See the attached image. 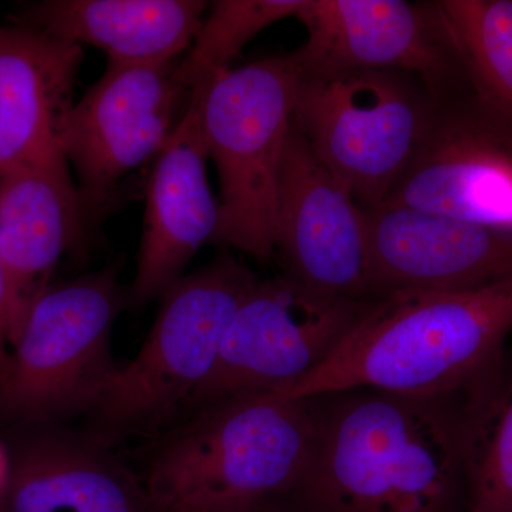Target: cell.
<instances>
[{
	"label": "cell",
	"instance_id": "cell-1",
	"mask_svg": "<svg viewBox=\"0 0 512 512\" xmlns=\"http://www.w3.org/2000/svg\"><path fill=\"white\" fill-rule=\"evenodd\" d=\"M316 440L296 512H451L464 483L463 397L355 389L312 397Z\"/></svg>",
	"mask_w": 512,
	"mask_h": 512
},
{
	"label": "cell",
	"instance_id": "cell-2",
	"mask_svg": "<svg viewBox=\"0 0 512 512\" xmlns=\"http://www.w3.org/2000/svg\"><path fill=\"white\" fill-rule=\"evenodd\" d=\"M512 330V275L463 291L397 293L370 311L281 399L370 389L467 396L501 365Z\"/></svg>",
	"mask_w": 512,
	"mask_h": 512
},
{
	"label": "cell",
	"instance_id": "cell-3",
	"mask_svg": "<svg viewBox=\"0 0 512 512\" xmlns=\"http://www.w3.org/2000/svg\"><path fill=\"white\" fill-rule=\"evenodd\" d=\"M315 400L247 394L180 421L157 448L146 480L154 512H220L285 497L311 463Z\"/></svg>",
	"mask_w": 512,
	"mask_h": 512
},
{
	"label": "cell",
	"instance_id": "cell-4",
	"mask_svg": "<svg viewBox=\"0 0 512 512\" xmlns=\"http://www.w3.org/2000/svg\"><path fill=\"white\" fill-rule=\"evenodd\" d=\"M229 255L184 275L161 296L160 311L136 357L107 380L92 409L90 439L109 447L180 419L220 353L232 318L258 284Z\"/></svg>",
	"mask_w": 512,
	"mask_h": 512
},
{
	"label": "cell",
	"instance_id": "cell-5",
	"mask_svg": "<svg viewBox=\"0 0 512 512\" xmlns=\"http://www.w3.org/2000/svg\"><path fill=\"white\" fill-rule=\"evenodd\" d=\"M298 77L289 53L228 70L201 87L202 137L221 187L215 241L258 261L275 254L279 174Z\"/></svg>",
	"mask_w": 512,
	"mask_h": 512
},
{
	"label": "cell",
	"instance_id": "cell-6",
	"mask_svg": "<svg viewBox=\"0 0 512 512\" xmlns=\"http://www.w3.org/2000/svg\"><path fill=\"white\" fill-rule=\"evenodd\" d=\"M439 97L392 70L299 74L293 121L363 210L379 207L413 164Z\"/></svg>",
	"mask_w": 512,
	"mask_h": 512
},
{
	"label": "cell",
	"instance_id": "cell-7",
	"mask_svg": "<svg viewBox=\"0 0 512 512\" xmlns=\"http://www.w3.org/2000/svg\"><path fill=\"white\" fill-rule=\"evenodd\" d=\"M126 305L116 266L50 286L0 370V412L30 421L89 413L119 367L111 332Z\"/></svg>",
	"mask_w": 512,
	"mask_h": 512
},
{
	"label": "cell",
	"instance_id": "cell-8",
	"mask_svg": "<svg viewBox=\"0 0 512 512\" xmlns=\"http://www.w3.org/2000/svg\"><path fill=\"white\" fill-rule=\"evenodd\" d=\"M375 302L326 295L286 275L259 279L229 323L214 369L177 423L211 404L298 383L339 348Z\"/></svg>",
	"mask_w": 512,
	"mask_h": 512
},
{
	"label": "cell",
	"instance_id": "cell-9",
	"mask_svg": "<svg viewBox=\"0 0 512 512\" xmlns=\"http://www.w3.org/2000/svg\"><path fill=\"white\" fill-rule=\"evenodd\" d=\"M181 57L109 62L67 114L62 148L76 171L87 221L100 217L127 175L156 160L190 109L195 89L181 77Z\"/></svg>",
	"mask_w": 512,
	"mask_h": 512
},
{
	"label": "cell",
	"instance_id": "cell-10",
	"mask_svg": "<svg viewBox=\"0 0 512 512\" xmlns=\"http://www.w3.org/2000/svg\"><path fill=\"white\" fill-rule=\"evenodd\" d=\"M384 204L437 212L512 238V121L470 84L439 96L419 154Z\"/></svg>",
	"mask_w": 512,
	"mask_h": 512
},
{
	"label": "cell",
	"instance_id": "cell-11",
	"mask_svg": "<svg viewBox=\"0 0 512 512\" xmlns=\"http://www.w3.org/2000/svg\"><path fill=\"white\" fill-rule=\"evenodd\" d=\"M295 18L308 33L291 53L299 74L413 73L437 97L468 84L434 2L305 0Z\"/></svg>",
	"mask_w": 512,
	"mask_h": 512
},
{
	"label": "cell",
	"instance_id": "cell-12",
	"mask_svg": "<svg viewBox=\"0 0 512 512\" xmlns=\"http://www.w3.org/2000/svg\"><path fill=\"white\" fill-rule=\"evenodd\" d=\"M275 252L284 275L313 291L376 299L366 211L316 156L295 121L279 174Z\"/></svg>",
	"mask_w": 512,
	"mask_h": 512
},
{
	"label": "cell",
	"instance_id": "cell-13",
	"mask_svg": "<svg viewBox=\"0 0 512 512\" xmlns=\"http://www.w3.org/2000/svg\"><path fill=\"white\" fill-rule=\"evenodd\" d=\"M365 211L376 299L481 288L512 275V238L493 229L399 204Z\"/></svg>",
	"mask_w": 512,
	"mask_h": 512
},
{
	"label": "cell",
	"instance_id": "cell-14",
	"mask_svg": "<svg viewBox=\"0 0 512 512\" xmlns=\"http://www.w3.org/2000/svg\"><path fill=\"white\" fill-rule=\"evenodd\" d=\"M201 87L148 175L136 275L128 289V303L134 308L161 298L183 278L202 245L217 237L220 201L208 181Z\"/></svg>",
	"mask_w": 512,
	"mask_h": 512
},
{
	"label": "cell",
	"instance_id": "cell-15",
	"mask_svg": "<svg viewBox=\"0 0 512 512\" xmlns=\"http://www.w3.org/2000/svg\"><path fill=\"white\" fill-rule=\"evenodd\" d=\"M87 217L63 150L0 173V258L8 282L10 346Z\"/></svg>",
	"mask_w": 512,
	"mask_h": 512
},
{
	"label": "cell",
	"instance_id": "cell-16",
	"mask_svg": "<svg viewBox=\"0 0 512 512\" xmlns=\"http://www.w3.org/2000/svg\"><path fill=\"white\" fill-rule=\"evenodd\" d=\"M82 46L22 25L0 28V173L63 150Z\"/></svg>",
	"mask_w": 512,
	"mask_h": 512
},
{
	"label": "cell",
	"instance_id": "cell-17",
	"mask_svg": "<svg viewBox=\"0 0 512 512\" xmlns=\"http://www.w3.org/2000/svg\"><path fill=\"white\" fill-rule=\"evenodd\" d=\"M208 6L202 0H46L26 8L20 23L97 47L109 62L163 63L190 50Z\"/></svg>",
	"mask_w": 512,
	"mask_h": 512
},
{
	"label": "cell",
	"instance_id": "cell-18",
	"mask_svg": "<svg viewBox=\"0 0 512 512\" xmlns=\"http://www.w3.org/2000/svg\"><path fill=\"white\" fill-rule=\"evenodd\" d=\"M0 512H154L143 481L96 440L50 437L12 461Z\"/></svg>",
	"mask_w": 512,
	"mask_h": 512
},
{
	"label": "cell",
	"instance_id": "cell-19",
	"mask_svg": "<svg viewBox=\"0 0 512 512\" xmlns=\"http://www.w3.org/2000/svg\"><path fill=\"white\" fill-rule=\"evenodd\" d=\"M468 512H512V357L463 397Z\"/></svg>",
	"mask_w": 512,
	"mask_h": 512
},
{
	"label": "cell",
	"instance_id": "cell-20",
	"mask_svg": "<svg viewBox=\"0 0 512 512\" xmlns=\"http://www.w3.org/2000/svg\"><path fill=\"white\" fill-rule=\"evenodd\" d=\"M473 92L512 121V0H437Z\"/></svg>",
	"mask_w": 512,
	"mask_h": 512
},
{
	"label": "cell",
	"instance_id": "cell-21",
	"mask_svg": "<svg viewBox=\"0 0 512 512\" xmlns=\"http://www.w3.org/2000/svg\"><path fill=\"white\" fill-rule=\"evenodd\" d=\"M305 0H217L208 6L194 42L180 62L184 82L197 89L231 70V63L262 30L295 18Z\"/></svg>",
	"mask_w": 512,
	"mask_h": 512
},
{
	"label": "cell",
	"instance_id": "cell-22",
	"mask_svg": "<svg viewBox=\"0 0 512 512\" xmlns=\"http://www.w3.org/2000/svg\"><path fill=\"white\" fill-rule=\"evenodd\" d=\"M10 346V302L8 282L0 258V370L5 366Z\"/></svg>",
	"mask_w": 512,
	"mask_h": 512
},
{
	"label": "cell",
	"instance_id": "cell-23",
	"mask_svg": "<svg viewBox=\"0 0 512 512\" xmlns=\"http://www.w3.org/2000/svg\"><path fill=\"white\" fill-rule=\"evenodd\" d=\"M282 497L265 498V500L252 501V503L235 505L220 512H296L289 510L281 503Z\"/></svg>",
	"mask_w": 512,
	"mask_h": 512
},
{
	"label": "cell",
	"instance_id": "cell-24",
	"mask_svg": "<svg viewBox=\"0 0 512 512\" xmlns=\"http://www.w3.org/2000/svg\"><path fill=\"white\" fill-rule=\"evenodd\" d=\"M10 467H12V460H10L8 453H6L5 447L0 443V495H2L6 484H8Z\"/></svg>",
	"mask_w": 512,
	"mask_h": 512
}]
</instances>
